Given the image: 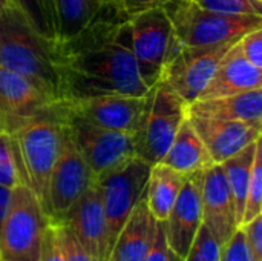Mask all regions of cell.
<instances>
[{
  "instance_id": "cell-1",
  "label": "cell",
  "mask_w": 262,
  "mask_h": 261,
  "mask_svg": "<svg viewBox=\"0 0 262 261\" xmlns=\"http://www.w3.org/2000/svg\"><path fill=\"white\" fill-rule=\"evenodd\" d=\"M60 100L100 94L146 95L132 52L129 15L117 3H104L80 32L52 43Z\"/></svg>"
},
{
  "instance_id": "cell-2",
  "label": "cell",
  "mask_w": 262,
  "mask_h": 261,
  "mask_svg": "<svg viewBox=\"0 0 262 261\" xmlns=\"http://www.w3.org/2000/svg\"><path fill=\"white\" fill-rule=\"evenodd\" d=\"M0 66L31 78L54 103L60 102L52 42L45 38L12 2L0 14Z\"/></svg>"
},
{
  "instance_id": "cell-3",
  "label": "cell",
  "mask_w": 262,
  "mask_h": 261,
  "mask_svg": "<svg viewBox=\"0 0 262 261\" xmlns=\"http://www.w3.org/2000/svg\"><path fill=\"white\" fill-rule=\"evenodd\" d=\"M9 135L20 183L34 192L49 217V178L61 142V129L52 105Z\"/></svg>"
},
{
  "instance_id": "cell-4",
  "label": "cell",
  "mask_w": 262,
  "mask_h": 261,
  "mask_svg": "<svg viewBox=\"0 0 262 261\" xmlns=\"http://www.w3.org/2000/svg\"><path fill=\"white\" fill-rule=\"evenodd\" d=\"M164 9L172 25L169 54L180 48L209 46L239 38L262 26V17L220 14L200 6L193 0H175Z\"/></svg>"
},
{
  "instance_id": "cell-5",
  "label": "cell",
  "mask_w": 262,
  "mask_h": 261,
  "mask_svg": "<svg viewBox=\"0 0 262 261\" xmlns=\"http://www.w3.org/2000/svg\"><path fill=\"white\" fill-rule=\"evenodd\" d=\"M187 106L164 80L150 86L140 125L132 134L135 157L150 166L160 163L187 117Z\"/></svg>"
},
{
  "instance_id": "cell-6",
  "label": "cell",
  "mask_w": 262,
  "mask_h": 261,
  "mask_svg": "<svg viewBox=\"0 0 262 261\" xmlns=\"http://www.w3.org/2000/svg\"><path fill=\"white\" fill-rule=\"evenodd\" d=\"M61 131L69 137L97 175L135 157L132 134L100 126L71 111L61 102L52 105Z\"/></svg>"
},
{
  "instance_id": "cell-7",
  "label": "cell",
  "mask_w": 262,
  "mask_h": 261,
  "mask_svg": "<svg viewBox=\"0 0 262 261\" xmlns=\"http://www.w3.org/2000/svg\"><path fill=\"white\" fill-rule=\"evenodd\" d=\"M49 223V217L29 188L25 185L12 188L0 228V258L38 261L43 235Z\"/></svg>"
},
{
  "instance_id": "cell-8",
  "label": "cell",
  "mask_w": 262,
  "mask_h": 261,
  "mask_svg": "<svg viewBox=\"0 0 262 261\" xmlns=\"http://www.w3.org/2000/svg\"><path fill=\"white\" fill-rule=\"evenodd\" d=\"M149 172V163L138 157H132L120 166L95 177L106 220L107 261L118 232L144 194Z\"/></svg>"
},
{
  "instance_id": "cell-9",
  "label": "cell",
  "mask_w": 262,
  "mask_h": 261,
  "mask_svg": "<svg viewBox=\"0 0 262 261\" xmlns=\"http://www.w3.org/2000/svg\"><path fill=\"white\" fill-rule=\"evenodd\" d=\"M239 38L209 46L175 49L167 55L160 78L190 105L201 95L224 54Z\"/></svg>"
},
{
  "instance_id": "cell-10",
  "label": "cell",
  "mask_w": 262,
  "mask_h": 261,
  "mask_svg": "<svg viewBox=\"0 0 262 261\" xmlns=\"http://www.w3.org/2000/svg\"><path fill=\"white\" fill-rule=\"evenodd\" d=\"M132 52L138 74L147 88L154 86L163 72L170 40L172 25L164 8H155L130 15Z\"/></svg>"
},
{
  "instance_id": "cell-11",
  "label": "cell",
  "mask_w": 262,
  "mask_h": 261,
  "mask_svg": "<svg viewBox=\"0 0 262 261\" xmlns=\"http://www.w3.org/2000/svg\"><path fill=\"white\" fill-rule=\"evenodd\" d=\"M61 129V128H60ZM95 174L61 131L60 151L49 178V220L57 222L94 185Z\"/></svg>"
},
{
  "instance_id": "cell-12",
  "label": "cell",
  "mask_w": 262,
  "mask_h": 261,
  "mask_svg": "<svg viewBox=\"0 0 262 261\" xmlns=\"http://www.w3.org/2000/svg\"><path fill=\"white\" fill-rule=\"evenodd\" d=\"M51 105L52 98L35 82L0 66V131L12 134Z\"/></svg>"
},
{
  "instance_id": "cell-13",
  "label": "cell",
  "mask_w": 262,
  "mask_h": 261,
  "mask_svg": "<svg viewBox=\"0 0 262 261\" xmlns=\"http://www.w3.org/2000/svg\"><path fill=\"white\" fill-rule=\"evenodd\" d=\"M75 114L100 126L134 134L146 106V95L100 94L81 98L60 100Z\"/></svg>"
},
{
  "instance_id": "cell-14",
  "label": "cell",
  "mask_w": 262,
  "mask_h": 261,
  "mask_svg": "<svg viewBox=\"0 0 262 261\" xmlns=\"http://www.w3.org/2000/svg\"><path fill=\"white\" fill-rule=\"evenodd\" d=\"M203 172L189 174L164 223L166 240L170 251L183 261L203 225Z\"/></svg>"
},
{
  "instance_id": "cell-15",
  "label": "cell",
  "mask_w": 262,
  "mask_h": 261,
  "mask_svg": "<svg viewBox=\"0 0 262 261\" xmlns=\"http://www.w3.org/2000/svg\"><path fill=\"white\" fill-rule=\"evenodd\" d=\"M51 223L64 225L94 261H107L106 220L95 182L61 218Z\"/></svg>"
},
{
  "instance_id": "cell-16",
  "label": "cell",
  "mask_w": 262,
  "mask_h": 261,
  "mask_svg": "<svg viewBox=\"0 0 262 261\" xmlns=\"http://www.w3.org/2000/svg\"><path fill=\"white\" fill-rule=\"evenodd\" d=\"M189 115V114H187ZM213 163L221 165L246 146L261 138L262 125L189 115Z\"/></svg>"
},
{
  "instance_id": "cell-17",
  "label": "cell",
  "mask_w": 262,
  "mask_h": 261,
  "mask_svg": "<svg viewBox=\"0 0 262 261\" xmlns=\"http://www.w3.org/2000/svg\"><path fill=\"white\" fill-rule=\"evenodd\" d=\"M203 225L223 246L238 229L233 198L221 165L213 163L203 172Z\"/></svg>"
},
{
  "instance_id": "cell-18",
  "label": "cell",
  "mask_w": 262,
  "mask_h": 261,
  "mask_svg": "<svg viewBox=\"0 0 262 261\" xmlns=\"http://www.w3.org/2000/svg\"><path fill=\"white\" fill-rule=\"evenodd\" d=\"M238 42L224 54L198 98H213L262 89V68L253 65L243 54Z\"/></svg>"
},
{
  "instance_id": "cell-19",
  "label": "cell",
  "mask_w": 262,
  "mask_h": 261,
  "mask_svg": "<svg viewBox=\"0 0 262 261\" xmlns=\"http://www.w3.org/2000/svg\"><path fill=\"white\" fill-rule=\"evenodd\" d=\"M146 191V189H144ZM158 222L147 208L146 195L143 194L121 231L117 235L109 261H143L149 254L155 235Z\"/></svg>"
},
{
  "instance_id": "cell-20",
  "label": "cell",
  "mask_w": 262,
  "mask_h": 261,
  "mask_svg": "<svg viewBox=\"0 0 262 261\" xmlns=\"http://www.w3.org/2000/svg\"><path fill=\"white\" fill-rule=\"evenodd\" d=\"M187 114L262 125V89L213 98H198L187 106Z\"/></svg>"
},
{
  "instance_id": "cell-21",
  "label": "cell",
  "mask_w": 262,
  "mask_h": 261,
  "mask_svg": "<svg viewBox=\"0 0 262 261\" xmlns=\"http://www.w3.org/2000/svg\"><path fill=\"white\" fill-rule=\"evenodd\" d=\"M161 163L184 175L204 171L213 165V160L189 120V115L181 123Z\"/></svg>"
},
{
  "instance_id": "cell-22",
  "label": "cell",
  "mask_w": 262,
  "mask_h": 261,
  "mask_svg": "<svg viewBox=\"0 0 262 261\" xmlns=\"http://www.w3.org/2000/svg\"><path fill=\"white\" fill-rule=\"evenodd\" d=\"M187 175L172 169L164 163L150 166L146 185V203L157 222H164L184 185Z\"/></svg>"
},
{
  "instance_id": "cell-23",
  "label": "cell",
  "mask_w": 262,
  "mask_h": 261,
  "mask_svg": "<svg viewBox=\"0 0 262 261\" xmlns=\"http://www.w3.org/2000/svg\"><path fill=\"white\" fill-rule=\"evenodd\" d=\"M259 143H261V138L256 140L255 143L246 146L243 151H239L233 157L227 158L224 163H221L224 174H226V178H227V185H229L232 198H233L238 228L241 226V222H243V212H244V203H246L249 180H250V174H252V166H253L256 148Z\"/></svg>"
},
{
  "instance_id": "cell-24",
  "label": "cell",
  "mask_w": 262,
  "mask_h": 261,
  "mask_svg": "<svg viewBox=\"0 0 262 261\" xmlns=\"http://www.w3.org/2000/svg\"><path fill=\"white\" fill-rule=\"evenodd\" d=\"M103 6V0H54L57 40H64L80 32L95 18Z\"/></svg>"
},
{
  "instance_id": "cell-25",
  "label": "cell",
  "mask_w": 262,
  "mask_h": 261,
  "mask_svg": "<svg viewBox=\"0 0 262 261\" xmlns=\"http://www.w3.org/2000/svg\"><path fill=\"white\" fill-rule=\"evenodd\" d=\"M31 22V25L49 42L57 40V17L54 0H11Z\"/></svg>"
},
{
  "instance_id": "cell-26",
  "label": "cell",
  "mask_w": 262,
  "mask_h": 261,
  "mask_svg": "<svg viewBox=\"0 0 262 261\" xmlns=\"http://www.w3.org/2000/svg\"><path fill=\"white\" fill-rule=\"evenodd\" d=\"M262 214V146L261 143L256 148L252 174L249 180L246 203H244V212H243V222L241 226L255 217Z\"/></svg>"
},
{
  "instance_id": "cell-27",
  "label": "cell",
  "mask_w": 262,
  "mask_h": 261,
  "mask_svg": "<svg viewBox=\"0 0 262 261\" xmlns=\"http://www.w3.org/2000/svg\"><path fill=\"white\" fill-rule=\"evenodd\" d=\"M200 6L220 14L262 17V0H193Z\"/></svg>"
},
{
  "instance_id": "cell-28",
  "label": "cell",
  "mask_w": 262,
  "mask_h": 261,
  "mask_svg": "<svg viewBox=\"0 0 262 261\" xmlns=\"http://www.w3.org/2000/svg\"><path fill=\"white\" fill-rule=\"evenodd\" d=\"M221 245L209 232V229L201 225L186 258L183 261H220L221 260Z\"/></svg>"
},
{
  "instance_id": "cell-29",
  "label": "cell",
  "mask_w": 262,
  "mask_h": 261,
  "mask_svg": "<svg viewBox=\"0 0 262 261\" xmlns=\"http://www.w3.org/2000/svg\"><path fill=\"white\" fill-rule=\"evenodd\" d=\"M20 183V177L15 166V158L11 145V135L0 131V186L12 189Z\"/></svg>"
},
{
  "instance_id": "cell-30",
  "label": "cell",
  "mask_w": 262,
  "mask_h": 261,
  "mask_svg": "<svg viewBox=\"0 0 262 261\" xmlns=\"http://www.w3.org/2000/svg\"><path fill=\"white\" fill-rule=\"evenodd\" d=\"M55 229V238L63 261H94V258L84 251L75 235L61 223H52Z\"/></svg>"
},
{
  "instance_id": "cell-31",
  "label": "cell",
  "mask_w": 262,
  "mask_h": 261,
  "mask_svg": "<svg viewBox=\"0 0 262 261\" xmlns=\"http://www.w3.org/2000/svg\"><path fill=\"white\" fill-rule=\"evenodd\" d=\"M220 261H253L241 228H238L232 234V237L223 245Z\"/></svg>"
},
{
  "instance_id": "cell-32",
  "label": "cell",
  "mask_w": 262,
  "mask_h": 261,
  "mask_svg": "<svg viewBox=\"0 0 262 261\" xmlns=\"http://www.w3.org/2000/svg\"><path fill=\"white\" fill-rule=\"evenodd\" d=\"M239 48L243 54L258 68H262V26L255 28L239 38Z\"/></svg>"
},
{
  "instance_id": "cell-33",
  "label": "cell",
  "mask_w": 262,
  "mask_h": 261,
  "mask_svg": "<svg viewBox=\"0 0 262 261\" xmlns=\"http://www.w3.org/2000/svg\"><path fill=\"white\" fill-rule=\"evenodd\" d=\"M239 228L244 232L253 261H262V214Z\"/></svg>"
},
{
  "instance_id": "cell-34",
  "label": "cell",
  "mask_w": 262,
  "mask_h": 261,
  "mask_svg": "<svg viewBox=\"0 0 262 261\" xmlns=\"http://www.w3.org/2000/svg\"><path fill=\"white\" fill-rule=\"evenodd\" d=\"M143 261H180L178 257L170 251V248L167 245L166 232H164V223L163 222H158L155 242H154L149 254L144 257Z\"/></svg>"
},
{
  "instance_id": "cell-35",
  "label": "cell",
  "mask_w": 262,
  "mask_h": 261,
  "mask_svg": "<svg viewBox=\"0 0 262 261\" xmlns=\"http://www.w3.org/2000/svg\"><path fill=\"white\" fill-rule=\"evenodd\" d=\"M38 261H63V257H61L58 245H57L55 229H54L52 223H49V226L46 228V232L43 235Z\"/></svg>"
},
{
  "instance_id": "cell-36",
  "label": "cell",
  "mask_w": 262,
  "mask_h": 261,
  "mask_svg": "<svg viewBox=\"0 0 262 261\" xmlns=\"http://www.w3.org/2000/svg\"><path fill=\"white\" fill-rule=\"evenodd\" d=\"M175 0H121L118 3V6L121 8V11L124 14L135 15L140 14L143 11H149V9H155V8H164L169 3H172Z\"/></svg>"
},
{
  "instance_id": "cell-37",
  "label": "cell",
  "mask_w": 262,
  "mask_h": 261,
  "mask_svg": "<svg viewBox=\"0 0 262 261\" xmlns=\"http://www.w3.org/2000/svg\"><path fill=\"white\" fill-rule=\"evenodd\" d=\"M9 195H11V189H6L3 186H0V228L8 209V203H9Z\"/></svg>"
},
{
  "instance_id": "cell-38",
  "label": "cell",
  "mask_w": 262,
  "mask_h": 261,
  "mask_svg": "<svg viewBox=\"0 0 262 261\" xmlns=\"http://www.w3.org/2000/svg\"><path fill=\"white\" fill-rule=\"evenodd\" d=\"M9 3H11V0H0V14H2V11H3Z\"/></svg>"
},
{
  "instance_id": "cell-39",
  "label": "cell",
  "mask_w": 262,
  "mask_h": 261,
  "mask_svg": "<svg viewBox=\"0 0 262 261\" xmlns=\"http://www.w3.org/2000/svg\"><path fill=\"white\" fill-rule=\"evenodd\" d=\"M103 2H104V3H117V5H118L121 0H103Z\"/></svg>"
},
{
  "instance_id": "cell-40",
  "label": "cell",
  "mask_w": 262,
  "mask_h": 261,
  "mask_svg": "<svg viewBox=\"0 0 262 261\" xmlns=\"http://www.w3.org/2000/svg\"><path fill=\"white\" fill-rule=\"evenodd\" d=\"M0 261H5V260H2V258H0Z\"/></svg>"
}]
</instances>
